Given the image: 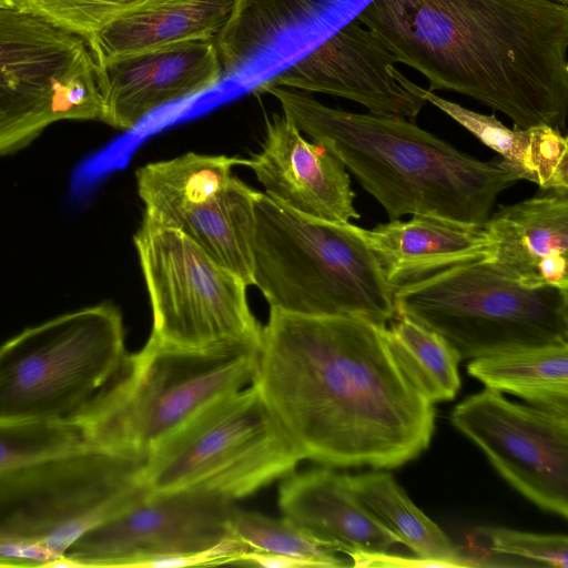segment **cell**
Masks as SVG:
<instances>
[{"label": "cell", "mask_w": 568, "mask_h": 568, "mask_svg": "<svg viewBox=\"0 0 568 568\" xmlns=\"http://www.w3.org/2000/svg\"><path fill=\"white\" fill-rule=\"evenodd\" d=\"M386 327L270 308L252 384L303 459L392 469L429 446L434 403L394 354Z\"/></svg>", "instance_id": "6da1fadb"}, {"label": "cell", "mask_w": 568, "mask_h": 568, "mask_svg": "<svg viewBox=\"0 0 568 568\" xmlns=\"http://www.w3.org/2000/svg\"><path fill=\"white\" fill-rule=\"evenodd\" d=\"M426 78L508 116L565 133L568 3L556 0H373L358 16Z\"/></svg>", "instance_id": "7a4b0ae2"}, {"label": "cell", "mask_w": 568, "mask_h": 568, "mask_svg": "<svg viewBox=\"0 0 568 568\" xmlns=\"http://www.w3.org/2000/svg\"><path fill=\"white\" fill-rule=\"evenodd\" d=\"M283 114L334 154L390 220L425 214L484 224L498 195L519 181L499 159L467 155L414 122L331 108L310 92L260 85Z\"/></svg>", "instance_id": "3957f363"}, {"label": "cell", "mask_w": 568, "mask_h": 568, "mask_svg": "<svg viewBox=\"0 0 568 568\" xmlns=\"http://www.w3.org/2000/svg\"><path fill=\"white\" fill-rule=\"evenodd\" d=\"M251 252L252 285L270 308L379 326L395 316L394 287L351 222L315 219L258 192Z\"/></svg>", "instance_id": "277c9868"}, {"label": "cell", "mask_w": 568, "mask_h": 568, "mask_svg": "<svg viewBox=\"0 0 568 568\" xmlns=\"http://www.w3.org/2000/svg\"><path fill=\"white\" fill-rule=\"evenodd\" d=\"M257 358L248 344L190 348L150 337L74 423L90 446L145 460L209 405L250 386Z\"/></svg>", "instance_id": "5b68a950"}, {"label": "cell", "mask_w": 568, "mask_h": 568, "mask_svg": "<svg viewBox=\"0 0 568 568\" xmlns=\"http://www.w3.org/2000/svg\"><path fill=\"white\" fill-rule=\"evenodd\" d=\"M143 463L89 445L0 473V566H62L83 532L148 493Z\"/></svg>", "instance_id": "8992f818"}, {"label": "cell", "mask_w": 568, "mask_h": 568, "mask_svg": "<svg viewBox=\"0 0 568 568\" xmlns=\"http://www.w3.org/2000/svg\"><path fill=\"white\" fill-rule=\"evenodd\" d=\"M126 356L122 315L109 303L24 329L0 346V422H74Z\"/></svg>", "instance_id": "52a82bcc"}, {"label": "cell", "mask_w": 568, "mask_h": 568, "mask_svg": "<svg viewBox=\"0 0 568 568\" xmlns=\"http://www.w3.org/2000/svg\"><path fill=\"white\" fill-rule=\"evenodd\" d=\"M395 314L442 335L460 359L568 343V291L525 286L483 260L393 290Z\"/></svg>", "instance_id": "ba28073f"}, {"label": "cell", "mask_w": 568, "mask_h": 568, "mask_svg": "<svg viewBox=\"0 0 568 568\" xmlns=\"http://www.w3.org/2000/svg\"><path fill=\"white\" fill-rule=\"evenodd\" d=\"M301 460L251 384L215 400L152 449L141 477L152 494L199 491L234 501L284 478Z\"/></svg>", "instance_id": "9c48e42d"}, {"label": "cell", "mask_w": 568, "mask_h": 568, "mask_svg": "<svg viewBox=\"0 0 568 568\" xmlns=\"http://www.w3.org/2000/svg\"><path fill=\"white\" fill-rule=\"evenodd\" d=\"M99 67L85 38L0 8V155L61 120H102Z\"/></svg>", "instance_id": "30bf717a"}, {"label": "cell", "mask_w": 568, "mask_h": 568, "mask_svg": "<svg viewBox=\"0 0 568 568\" xmlns=\"http://www.w3.org/2000/svg\"><path fill=\"white\" fill-rule=\"evenodd\" d=\"M133 241L151 303V338L190 348L260 347L263 327L239 275L180 230L144 216Z\"/></svg>", "instance_id": "8fae6325"}, {"label": "cell", "mask_w": 568, "mask_h": 568, "mask_svg": "<svg viewBox=\"0 0 568 568\" xmlns=\"http://www.w3.org/2000/svg\"><path fill=\"white\" fill-rule=\"evenodd\" d=\"M234 501L199 491L146 493L83 532L62 566L189 567L237 564L247 546L230 531Z\"/></svg>", "instance_id": "7c38bea8"}, {"label": "cell", "mask_w": 568, "mask_h": 568, "mask_svg": "<svg viewBox=\"0 0 568 568\" xmlns=\"http://www.w3.org/2000/svg\"><path fill=\"white\" fill-rule=\"evenodd\" d=\"M453 425L539 508L568 517V414L485 388L455 406Z\"/></svg>", "instance_id": "4fadbf2b"}, {"label": "cell", "mask_w": 568, "mask_h": 568, "mask_svg": "<svg viewBox=\"0 0 568 568\" xmlns=\"http://www.w3.org/2000/svg\"><path fill=\"white\" fill-rule=\"evenodd\" d=\"M373 0H234L215 36L222 80L253 89L347 24Z\"/></svg>", "instance_id": "5bb4252c"}, {"label": "cell", "mask_w": 568, "mask_h": 568, "mask_svg": "<svg viewBox=\"0 0 568 568\" xmlns=\"http://www.w3.org/2000/svg\"><path fill=\"white\" fill-rule=\"evenodd\" d=\"M397 62L386 44L356 18L257 87L325 93L357 102L373 114L414 121L425 101L398 83L394 75Z\"/></svg>", "instance_id": "9a60e30c"}, {"label": "cell", "mask_w": 568, "mask_h": 568, "mask_svg": "<svg viewBox=\"0 0 568 568\" xmlns=\"http://www.w3.org/2000/svg\"><path fill=\"white\" fill-rule=\"evenodd\" d=\"M98 67L101 121L123 131L133 130L153 111L223 81L215 38L173 43Z\"/></svg>", "instance_id": "2e32d148"}, {"label": "cell", "mask_w": 568, "mask_h": 568, "mask_svg": "<svg viewBox=\"0 0 568 568\" xmlns=\"http://www.w3.org/2000/svg\"><path fill=\"white\" fill-rule=\"evenodd\" d=\"M242 165L254 172L267 196L294 211L334 223L359 219L343 163L306 141L284 114L267 120L262 150Z\"/></svg>", "instance_id": "e0dca14e"}, {"label": "cell", "mask_w": 568, "mask_h": 568, "mask_svg": "<svg viewBox=\"0 0 568 568\" xmlns=\"http://www.w3.org/2000/svg\"><path fill=\"white\" fill-rule=\"evenodd\" d=\"M484 226L483 261L495 271L529 287L568 288V189L499 205Z\"/></svg>", "instance_id": "ac0fdd59"}, {"label": "cell", "mask_w": 568, "mask_h": 568, "mask_svg": "<svg viewBox=\"0 0 568 568\" xmlns=\"http://www.w3.org/2000/svg\"><path fill=\"white\" fill-rule=\"evenodd\" d=\"M278 507L284 518L344 555L390 552L402 544L361 503L346 475L329 467L285 476L278 488Z\"/></svg>", "instance_id": "d6986e66"}, {"label": "cell", "mask_w": 568, "mask_h": 568, "mask_svg": "<svg viewBox=\"0 0 568 568\" xmlns=\"http://www.w3.org/2000/svg\"><path fill=\"white\" fill-rule=\"evenodd\" d=\"M353 227L393 287L452 265L483 260L489 244L484 224L425 214L412 215L408 221L390 220L373 229Z\"/></svg>", "instance_id": "ffe728a7"}, {"label": "cell", "mask_w": 568, "mask_h": 568, "mask_svg": "<svg viewBox=\"0 0 568 568\" xmlns=\"http://www.w3.org/2000/svg\"><path fill=\"white\" fill-rule=\"evenodd\" d=\"M394 75L413 94L443 111L497 152L519 180L536 183L540 190L568 189V142L560 130L547 124L510 129L495 114L475 112L417 85L397 68Z\"/></svg>", "instance_id": "44dd1931"}, {"label": "cell", "mask_w": 568, "mask_h": 568, "mask_svg": "<svg viewBox=\"0 0 568 568\" xmlns=\"http://www.w3.org/2000/svg\"><path fill=\"white\" fill-rule=\"evenodd\" d=\"M234 0H161L113 21L88 42L98 65L164 45L215 38Z\"/></svg>", "instance_id": "7402d4cb"}, {"label": "cell", "mask_w": 568, "mask_h": 568, "mask_svg": "<svg viewBox=\"0 0 568 568\" xmlns=\"http://www.w3.org/2000/svg\"><path fill=\"white\" fill-rule=\"evenodd\" d=\"M257 193L233 175L221 190L189 206L170 227L183 232L219 264L252 285L251 243Z\"/></svg>", "instance_id": "603a6c76"}, {"label": "cell", "mask_w": 568, "mask_h": 568, "mask_svg": "<svg viewBox=\"0 0 568 568\" xmlns=\"http://www.w3.org/2000/svg\"><path fill=\"white\" fill-rule=\"evenodd\" d=\"M469 376L527 404L568 414V343L518 348L474 358Z\"/></svg>", "instance_id": "cb8c5ba5"}, {"label": "cell", "mask_w": 568, "mask_h": 568, "mask_svg": "<svg viewBox=\"0 0 568 568\" xmlns=\"http://www.w3.org/2000/svg\"><path fill=\"white\" fill-rule=\"evenodd\" d=\"M361 503L420 559L433 567H475L445 532L406 495L386 471L346 475Z\"/></svg>", "instance_id": "d4e9b609"}, {"label": "cell", "mask_w": 568, "mask_h": 568, "mask_svg": "<svg viewBox=\"0 0 568 568\" xmlns=\"http://www.w3.org/2000/svg\"><path fill=\"white\" fill-rule=\"evenodd\" d=\"M243 159L189 152L148 163L136 170L138 194L143 216L169 227L190 205L221 190Z\"/></svg>", "instance_id": "484cf974"}, {"label": "cell", "mask_w": 568, "mask_h": 568, "mask_svg": "<svg viewBox=\"0 0 568 568\" xmlns=\"http://www.w3.org/2000/svg\"><path fill=\"white\" fill-rule=\"evenodd\" d=\"M386 336L406 373L432 403L456 396L462 359L442 335L407 315L395 314L386 327Z\"/></svg>", "instance_id": "4316f807"}, {"label": "cell", "mask_w": 568, "mask_h": 568, "mask_svg": "<svg viewBox=\"0 0 568 568\" xmlns=\"http://www.w3.org/2000/svg\"><path fill=\"white\" fill-rule=\"evenodd\" d=\"M230 531L248 551L276 554L306 561L310 567L352 566L336 550L320 542L288 519L234 508Z\"/></svg>", "instance_id": "83f0119b"}, {"label": "cell", "mask_w": 568, "mask_h": 568, "mask_svg": "<svg viewBox=\"0 0 568 568\" xmlns=\"http://www.w3.org/2000/svg\"><path fill=\"white\" fill-rule=\"evenodd\" d=\"M466 549L464 551L473 559L475 567H493L497 558L521 560L523 566H568V538L559 534L480 527L468 536Z\"/></svg>", "instance_id": "f1b7e54d"}, {"label": "cell", "mask_w": 568, "mask_h": 568, "mask_svg": "<svg viewBox=\"0 0 568 568\" xmlns=\"http://www.w3.org/2000/svg\"><path fill=\"white\" fill-rule=\"evenodd\" d=\"M85 446L89 444L74 422H0V473Z\"/></svg>", "instance_id": "f546056e"}, {"label": "cell", "mask_w": 568, "mask_h": 568, "mask_svg": "<svg viewBox=\"0 0 568 568\" xmlns=\"http://www.w3.org/2000/svg\"><path fill=\"white\" fill-rule=\"evenodd\" d=\"M161 0H13L14 7L89 40L121 17Z\"/></svg>", "instance_id": "4dcf8cb0"}, {"label": "cell", "mask_w": 568, "mask_h": 568, "mask_svg": "<svg viewBox=\"0 0 568 568\" xmlns=\"http://www.w3.org/2000/svg\"><path fill=\"white\" fill-rule=\"evenodd\" d=\"M0 8H14L13 0H0Z\"/></svg>", "instance_id": "1f68e13d"}, {"label": "cell", "mask_w": 568, "mask_h": 568, "mask_svg": "<svg viewBox=\"0 0 568 568\" xmlns=\"http://www.w3.org/2000/svg\"><path fill=\"white\" fill-rule=\"evenodd\" d=\"M556 1L568 3L567 0H556Z\"/></svg>", "instance_id": "d6a6232c"}]
</instances>
